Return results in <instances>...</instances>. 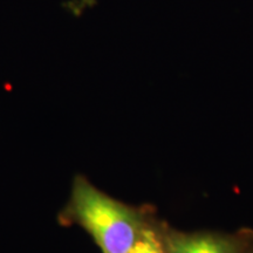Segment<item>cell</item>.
I'll return each instance as SVG.
<instances>
[{
    "instance_id": "obj_3",
    "label": "cell",
    "mask_w": 253,
    "mask_h": 253,
    "mask_svg": "<svg viewBox=\"0 0 253 253\" xmlns=\"http://www.w3.org/2000/svg\"><path fill=\"white\" fill-rule=\"evenodd\" d=\"M128 253H168L154 231L142 229Z\"/></svg>"
},
{
    "instance_id": "obj_4",
    "label": "cell",
    "mask_w": 253,
    "mask_h": 253,
    "mask_svg": "<svg viewBox=\"0 0 253 253\" xmlns=\"http://www.w3.org/2000/svg\"><path fill=\"white\" fill-rule=\"evenodd\" d=\"M95 0H65L61 6L66 12L72 14L74 18L81 17L84 11L94 5Z\"/></svg>"
},
{
    "instance_id": "obj_2",
    "label": "cell",
    "mask_w": 253,
    "mask_h": 253,
    "mask_svg": "<svg viewBox=\"0 0 253 253\" xmlns=\"http://www.w3.org/2000/svg\"><path fill=\"white\" fill-rule=\"evenodd\" d=\"M168 253H238L235 243L211 233H175L167 239Z\"/></svg>"
},
{
    "instance_id": "obj_1",
    "label": "cell",
    "mask_w": 253,
    "mask_h": 253,
    "mask_svg": "<svg viewBox=\"0 0 253 253\" xmlns=\"http://www.w3.org/2000/svg\"><path fill=\"white\" fill-rule=\"evenodd\" d=\"M71 209L73 217L90 233L102 253H128L142 230L134 210L84 178L74 183Z\"/></svg>"
}]
</instances>
